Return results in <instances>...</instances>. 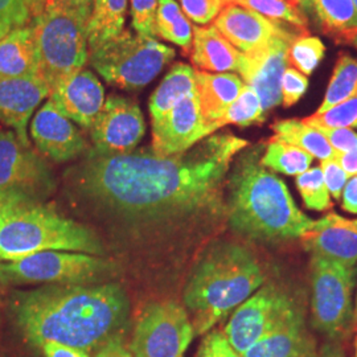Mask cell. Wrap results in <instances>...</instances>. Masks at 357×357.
Instances as JSON below:
<instances>
[{"label": "cell", "mask_w": 357, "mask_h": 357, "mask_svg": "<svg viewBox=\"0 0 357 357\" xmlns=\"http://www.w3.org/2000/svg\"><path fill=\"white\" fill-rule=\"evenodd\" d=\"M248 146L245 139L224 132L171 156H159L151 149L122 155L90 149L75 168V181L91 202L125 218H187L221 203L230 166Z\"/></svg>", "instance_id": "cell-1"}, {"label": "cell", "mask_w": 357, "mask_h": 357, "mask_svg": "<svg viewBox=\"0 0 357 357\" xmlns=\"http://www.w3.org/2000/svg\"><path fill=\"white\" fill-rule=\"evenodd\" d=\"M128 299L118 283L48 284L15 290L10 311L26 343H45L97 352L115 335L123 333Z\"/></svg>", "instance_id": "cell-2"}, {"label": "cell", "mask_w": 357, "mask_h": 357, "mask_svg": "<svg viewBox=\"0 0 357 357\" xmlns=\"http://www.w3.org/2000/svg\"><path fill=\"white\" fill-rule=\"evenodd\" d=\"M264 143L238 153L228 174L227 213L230 228L255 241L301 238L315 220L295 204L284 181L261 165Z\"/></svg>", "instance_id": "cell-3"}, {"label": "cell", "mask_w": 357, "mask_h": 357, "mask_svg": "<svg viewBox=\"0 0 357 357\" xmlns=\"http://www.w3.org/2000/svg\"><path fill=\"white\" fill-rule=\"evenodd\" d=\"M264 283V270L249 249L213 243L192 270L183 294L195 335L212 331Z\"/></svg>", "instance_id": "cell-4"}, {"label": "cell", "mask_w": 357, "mask_h": 357, "mask_svg": "<svg viewBox=\"0 0 357 357\" xmlns=\"http://www.w3.org/2000/svg\"><path fill=\"white\" fill-rule=\"evenodd\" d=\"M47 250L103 255L101 240L85 225L45 203L0 206V261Z\"/></svg>", "instance_id": "cell-5"}, {"label": "cell", "mask_w": 357, "mask_h": 357, "mask_svg": "<svg viewBox=\"0 0 357 357\" xmlns=\"http://www.w3.org/2000/svg\"><path fill=\"white\" fill-rule=\"evenodd\" d=\"M89 13L48 0L45 10L31 19L38 54V76L50 89L72 76L89 60L86 28Z\"/></svg>", "instance_id": "cell-6"}, {"label": "cell", "mask_w": 357, "mask_h": 357, "mask_svg": "<svg viewBox=\"0 0 357 357\" xmlns=\"http://www.w3.org/2000/svg\"><path fill=\"white\" fill-rule=\"evenodd\" d=\"M176 52L171 47L123 29L118 36L89 51L90 65L107 81L121 89L147 86Z\"/></svg>", "instance_id": "cell-7"}, {"label": "cell", "mask_w": 357, "mask_h": 357, "mask_svg": "<svg viewBox=\"0 0 357 357\" xmlns=\"http://www.w3.org/2000/svg\"><path fill=\"white\" fill-rule=\"evenodd\" d=\"M114 268L113 262L100 255L47 250L11 261H0V286L94 284L109 278Z\"/></svg>", "instance_id": "cell-8"}, {"label": "cell", "mask_w": 357, "mask_h": 357, "mask_svg": "<svg viewBox=\"0 0 357 357\" xmlns=\"http://www.w3.org/2000/svg\"><path fill=\"white\" fill-rule=\"evenodd\" d=\"M357 268L314 257L311 259V324L328 340L340 342L354 330L352 293Z\"/></svg>", "instance_id": "cell-9"}, {"label": "cell", "mask_w": 357, "mask_h": 357, "mask_svg": "<svg viewBox=\"0 0 357 357\" xmlns=\"http://www.w3.org/2000/svg\"><path fill=\"white\" fill-rule=\"evenodd\" d=\"M56 190L51 167L13 130L0 128V206L45 203Z\"/></svg>", "instance_id": "cell-10"}, {"label": "cell", "mask_w": 357, "mask_h": 357, "mask_svg": "<svg viewBox=\"0 0 357 357\" xmlns=\"http://www.w3.org/2000/svg\"><path fill=\"white\" fill-rule=\"evenodd\" d=\"M193 337L184 307L175 301L155 302L142 311L128 348L134 357H184Z\"/></svg>", "instance_id": "cell-11"}, {"label": "cell", "mask_w": 357, "mask_h": 357, "mask_svg": "<svg viewBox=\"0 0 357 357\" xmlns=\"http://www.w3.org/2000/svg\"><path fill=\"white\" fill-rule=\"evenodd\" d=\"M298 307L301 306L296 299L281 284L264 283L233 311L222 333L243 355L259 339L274 331Z\"/></svg>", "instance_id": "cell-12"}, {"label": "cell", "mask_w": 357, "mask_h": 357, "mask_svg": "<svg viewBox=\"0 0 357 357\" xmlns=\"http://www.w3.org/2000/svg\"><path fill=\"white\" fill-rule=\"evenodd\" d=\"M296 35L299 33L282 26L266 44L250 53H243L245 60L240 73L245 85L258 94L265 113L282 103V76L289 68V48Z\"/></svg>", "instance_id": "cell-13"}, {"label": "cell", "mask_w": 357, "mask_h": 357, "mask_svg": "<svg viewBox=\"0 0 357 357\" xmlns=\"http://www.w3.org/2000/svg\"><path fill=\"white\" fill-rule=\"evenodd\" d=\"M146 132V123L138 103L121 96L105 100L90 135L93 150L102 155H122L134 151Z\"/></svg>", "instance_id": "cell-14"}, {"label": "cell", "mask_w": 357, "mask_h": 357, "mask_svg": "<svg viewBox=\"0 0 357 357\" xmlns=\"http://www.w3.org/2000/svg\"><path fill=\"white\" fill-rule=\"evenodd\" d=\"M209 137L200 113L197 91L153 121V150L159 156H171L187 151Z\"/></svg>", "instance_id": "cell-15"}, {"label": "cell", "mask_w": 357, "mask_h": 357, "mask_svg": "<svg viewBox=\"0 0 357 357\" xmlns=\"http://www.w3.org/2000/svg\"><path fill=\"white\" fill-rule=\"evenodd\" d=\"M31 135L38 153L56 163L73 160L89 150L88 143L73 122L57 110L51 101L33 116Z\"/></svg>", "instance_id": "cell-16"}, {"label": "cell", "mask_w": 357, "mask_h": 357, "mask_svg": "<svg viewBox=\"0 0 357 357\" xmlns=\"http://www.w3.org/2000/svg\"><path fill=\"white\" fill-rule=\"evenodd\" d=\"M48 101L72 122L90 128L102 109L105 89L98 77L82 68L59 82L51 90Z\"/></svg>", "instance_id": "cell-17"}, {"label": "cell", "mask_w": 357, "mask_h": 357, "mask_svg": "<svg viewBox=\"0 0 357 357\" xmlns=\"http://www.w3.org/2000/svg\"><path fill=\"white\" fill-rule=\"evenodd\" d=\"M301 240L303 248L314 257L340 262L345 266L357 264V220L328 213L317 220Z\"/></svg>", "instance_id": "cell-18"}, {"label": "cell", "mask_w": 357, "mask_h": 357, "mask_svg": "<svg viewBox=\"0 0 357 357\" xmlns=\"http://www.w3.org/2000/svg\"><path fill=\"white\" fill-rule=\"evenodd\" d=\"M51 89L40 76L0 78V123L13 128L19 139L31 144L26 135L29 118Z\"/></svg>", "instance_id": "cell-19"}, {"label": "cell", "mask_w": 357, "mask_h": 357, "mask_svg": "<svg viewBox=\"0 0 357 357\" xmlns=\"http://www.w3.org/2000/svg\"><path fill=\"white\" fill-rule=\"evenodd\" d=\"M243 357H319L317 339L307 328L306 314L302 306L255 345Z\"/></svg>", "instance_id": "cell-20"}, {"label": "cell", "mask_w": 357, "mask_h": 357, "mask_svg": "<svg viewBox=\"0 0 357 357\" xmlns=\"http://www.w3.org/2000/svg\"><path fill=\"white\" fill-rule=\"evenodd\" d=\"M213 26L241 53H250L262 47L283 26L238 4L225 6Z\"/></svg>", "instance_id": "cell-21"}, {"label": "cell", "mask_w": 357, "mask_h": 357, "mask_svg": "<svg viewBox=\"0 0 357 357\" xmlns=\"http://www.w3.org/2000/svg\"><path fill=\"white\" fill-rule=\"evenodd\" d=\"M196 91L206 132L217 131V122L245 86L241 77L233 73H208L195 70Z\"/></svg>", "instance_id": "cell-22"}, {"label": "cell", "mask_w": 357, "mask_h": 357, "mask_svg": "<svg viewBox=\"0 0 357 357\" xmlns=\"http://www.w3.org/2000/svg\"><path fill=\"white\" fill-rule=\"evenodd\" d=\"M245 54L237 51L216 26H193L191 63L202 72H237L243 69Z\"/></svg>", "instance_id": "cell-23"}, {"label": "cell", "mask_w": 357, "mask_h": 357, "mask_svg": "<svg viewBox=\"0 0 357 357\" xmlns=\"http://www.w3.org/2000/svg\"><path fill=\"white\" fill-rule=\"evenodd\" d=\"M307 19L335 43L352 44L357 36V11L352 0H290Z\"/></svg>", "instance_id": "cell-24"}, {"label": "cell", "mask_w": 357, "mask_h": 357, "mask_svg": "<svg viewBox=\"0 0 357 357\" xmlns=\"http://www.w3.org/2000/svg\"><path fill=\"white\" fill-rule=\"evenodd\" d=\"M38 76V54L31 24L0 38V78Z\"/></svg>", "instance_id": "cell-25"}, {"label": "cell", "mask_w": 357, "mask_h": 357, "mask_svg": "<svg viewBox=\"0 0 357 357\" xmlns=\"http://www.w3.org/2000/svg\"><path fill=\"white\" fill-rule=\"evenodd\" d=\"M196 91L195 69L187 64L175 65L153 91L149 109L151 121L168 113L180 101Z\"/></svg>", "instance_id": "cell-26"}, {"label": "cell", "mask_w": 357, "mask_h": 357, "mask_svg": "<svg viewBox=\"0 0 357 357\" xmlns=\"http://www.w3.org/2000/svg\"><path fill=\"white\" fill-rule=\"evenodd\" d=\"M128 0H106L91 7L86 35L89 51L118 36L125 29Z\"/></svg>", "instance_id": "cell-27"}, {"label": "cell", "mask_w": 357, "mask_h": 357, "mask_svg": "<svg viewBox=\"0 0 357 357\" xmlns=\"http://www.w3.org/2000/svg\"><path fill=\"white\" fill-rule=\"evenodd\" d=\"M274 139L295 146L312 158L319 160H327L335 158L336 153L332 150L330 143L320 134L317 128L308 126L299 119H283L277 121L273 126Z\"/></svg>", "instance_id": "cell-28"}, {"label": "cell", "mask_w": 357, "mask_h": 357, "mask_svg": "<svg viewBox=\"0 0 357 357\" xmlns=\"http://www.w3.org/2000/svg\"><path fill=\"white\" fill-rule=\"evenodd\" d=\"M155 35L176 44L185 53L191 52L193 26L175 0H159Z\"/></svg>", "instance_id": "cell-29"}, {"label": "cell", "mask_w": 357, "mask_h": 357, "mask_svg": "<svg viewBox=\"0 0 357 357\" xmlns=\"http://www.w3.org/2000/svg\"><path fill=\"white\" fill-rule=\"evenodd\" d=\"M314 158L289 143L270 138L261 156V165L270 171L298 176L307 171Z\"/></svg>", "instance_id": "cell-30"}, {"label": "cell", "mask_w": 357, "mask_h": 357, "mask_svg": "<svg viewBox=\"0 0 357 357\" xmlns=\"http://www.w3.org/2000/svg\"><path fill=\"white\" fill-rule=\"evenodd\" d=\"M357 94V60L348 53H340L335 65L328 88L319 109L315 114H321L333 106Z\"/></svg>", "instance_id": "cell-31"}, {"label": "cell", "mask_w": 357, "mask_h": 357, "mask_svg": "<svg viewBox=\"0 0 357 357\" xmlns=\"http://www.w3.org/2000/svg\"><path fill=\"white\" fill-rule=\"evenodd\" d=\"M265 116L266 113L258 94L255 89L245 85L238 97L230 103L229 107L217 122V130L227 125H237L240 128L258 125L265 121Z\"/></svg>", "instance_id": "cell-32"}, {"label": "cell", "mask_w": 357, "mask_h": 357, "mask_svg": "<svg viewBox=\"0 0 357 357\" xmlns=\"http://www.w3.org/2000/svg\"><path fill=\"white\" fill-rule=\"evenodd\" d=\"M238 6L261 13L274 23L287 24L299 33H310L308 19L290 0H243Z\"/></svg>", "instance_id": "cell-33"}, {"label": "cell", "mask_w": 357, "mask_h": 357, "mask_svg": "<svg viewBox=\"0 0 357 357\" xmlns=\"http://www.w3.org/2000/svg\"><path fill=\"white\" fill-rule=\"evenodd\" d=\"M324 54L326 45L319 38L310 33H299L290 44L289 65L295 66L305 76H310L319 66Z\"/></svg>", "instance_id": "cell-34"}, {"label": "cell", "mask_w": 357, "mask_h": 357, "mask_svg": "<svg viewBox=\"0 0 357 357\" xmlns=\"http://www.w3.org/2000/svg\"><path fill=\"white\" fill-rule=\"evenodd\" d=\"M296 188L308 209L326 212L332 208L331 195L327 190L320 167L308 168L296 176Z\"/></svg>", "instance_id": "cell-35"}, {"label": "cell", "mask_w": 357, "mask_h": 357, "mask_svg": "<svg viewBox=\"0 0 357 357\" xmlns=\"http://www.w3.org/2000/svg\"><path fill=\"white\" fill-rule=\"evenodd\" d=\"M303 122L315 128H349L357 123V94L321 114H312Z\"/></svg>", "instance_id": "cell-36"}, {"label": "cell", "mask_w": 357, "mask_h": 357, "mask_svg": "<svg viewBox=\"0 0 357 357\" xmlns=\"http://www.w3.org/2000/svg\"><path fill=\"white\" fill-rule=\"evenodd\" d=\"M29 23L31 15L24 0H0V38Z\"/></svg>", "instance_id": "cell-37"}, {"label": "cell", "mask_w": 357, "mask_h": 357, "mask_svg": "<svg viewBox=\"0 0 357 357\" xmlns=\"http://www.w3.org/2000/svg\"><path fill=\"white\" fill-rule=\"evenodd\" d=\"M181 11L199 26H206L215 22L218 13L225 7L222 0H178Z\"/></svg>", "instance_id": "cell-38"}, {"label": "cell", "mask_w": 357, "mask_h": 357, "mask_svg": "<svg viewBox=\"0 0 357 357\" xmlns=\"http://www.w3.org/2000/svg\"><path fill=\"white\" fill-rule=\"evenodd\" d=\"M159 0H131V17L134 31L144 36L153 38L155 35V19Z\"/></svg>", "instance_id": "cell-39"}, {"label": "cell", "mask_w": 357, "mask_h": 357, "mask_svg": "<svg viewBox=\"0 0 357 357\" xmlns=\"http://www.w3.org/2000/svg\"><path fill=\"white\" fill-rule=\"evenodd\" d=\"M308 89V78L295 68H287L282 76V105L291 107L298 102Z\"/></svg>", "instance_id": "cell-40"}, {"label": "cell", "mask_w": 357, "mask_h": 357, "mask_svg": "<svg viewBox=\"0 0 357 357\" xmlns=\"http://www.w3.org/2000/svg\"><path fill=\"white\" fill-rule=\"evenodd\" d=\"M196 357H243L241 354H238L227 337L224 336L222 331L218 330H212V331L205 333L203 342L200 343V347L197 349Z\"/></svg>", "instance_id": "cell-41"}, {"label": "cell", "mask_w": 357, "mask_h": 357, "mask_svg": "<svg viewBox=\"0 0 357 357\" xmlns=\"http://www.w3.org/2000/svg\"><path fill=\"white\" fill-rule=\"evenodd\" d=\"M320 169L323 172V178L326 181L327 190L330 192L332 199L340 200L342 193L344 190L345 184L349 176L344 172V169L336 162L335 158L321 160L320 162Z\"/></svg>", "instance_id": "cell-42"}, {"label": "cell", "mask_w": 357, "mask_h": 357, "mask_svg": "<svg viewBox=\"0 0 357 357\" xmlns=\"http://www.w3.org/2000/svg\"><path fill=\"white\" fill-rule=\"evenodd\" d=\"M317 130L327 139L336 153H347L357 149V132L351 128H319Z\"/></svg>", "instance_id": "cell-43"}, {"label": "cell", "mask_w": 357, "mask_h": 357, "mask_svg": "<svg viewBox=\"0 0 357 357\" xmlns=\"http://www.w3.org/2000/svg\"><path fill=\"white\" fill-rule=\"evenodd\" d=\"M94 357H134L125 342L123 333L115 335L106 344L101 347Z\"/></svg>", "instance_id": "cell-44"}, {"label": "cell", "mask_w": 357, "mask_h": 357, "mask_svg": "<svg viewBox=\"0 0 357 357\" xmlns=\"http://www.w3.org/2000/svg\"><path fill=\"white\" fill-rule=\"evenodd\" d=\"M40 351L45 357H91L82 349L60 343H45L41 345Z\"/></svg>", "instance_id": "cell-45"}, {"label": "cell", "mask_w": 357, "mask_h": 357, "mask_svg": "<svg viewBox=\"0 0 357 357\" xmlns=\"http://www.w3.org/2000/svg\"><path fill=\"white\" fill-rule=\"evenodd\" d=\"M342 206L349 213H357V175L348 178L342 193Z\"/></svg>", "instance_id": "cell-46"}, {"label": "cell", "mask_w": 357, "mask_h": 357, "mask_svg": "<svg viewBox=\"0 0 357 357\" xmlns=\"http://www.w3.org/2000/svg\"><path fill=\"white\" fill-rule=\"evenodd\" d=\"M335 159L349 178L357 175V149L347 153H336Z\"/></svg>", "instance_id": "cell-47"}, {"label": "cell", "mask_w": 357, "mask_h": 357, "mask_svg": "<svg viewBox=\"0 0 357 357\" xmlns=\"http://www.w3.org/2000/svg\"><path fill=\"white\" fill-rule=\"evenodd\" d=\"M319 357H345L344 348L340 342L327 340L320 347Z\"/></svg>", "instance_id": "cell-48"}, {"label": "cell", "mask_w": 357, "mask_h": 357, "mask_svg": "<svg viewBox=\"0 0 357 357\" xmlns=\"http://www.w3.org/2000/svg\"><path fill=\"white\" fill-rule=\"evenodd\" d=\"M56 1L75 10L91 13V0H56Z\"/></svg>", "instance_id": "cell-49"}, {"label": "cell", "mask_w": 357, "mask_h": 357, "mask_svg": "<svg viewBox=\"0 0 357 357\" xmlns=\"http://www.w3.org/2000/svg\"><path fill=\"white\" fill-rule=\"evenodd\" d=\"M47 1L48 0H24L26 8H28L29 15H31V19H33V17L38 16L40 13H43V11L45 10Z\"/></svg>", "instance_id": "cell-50"}, {"label": "cell", "mask_w": 357, "mask_h": 357, "mask_svg": "<svg viewBox=\"0 0 357 357\" xmlns=\"http://www.w3.org/2000/svg\"><path fill=\"white\" fill-rule=\"evenodd\" d=\"M224 3H225V6H228V4H240L243 0H222Z\"/></svg>", "instance_id": "cell-51"}, {"label": "cell", "mask_w": 357, "mask_h": 357, "mask_svg": "<svg viewBox=\"0 0 357 357\" xmlns=\"http://www.w3.org/2000/svg\"><path fill=\"white\" fill-rule=\"evenodd\" d=\"M105 1H106V0H91V7H94V6H101Z\"/></svg>", "instance_id": "cell-52"}, {"label": "cell", "mask_w": 357, "mask_h": 357, "mask_svg": "<svg viewBox=\"0 0 357 357\" xmlns=\"http://www.w3.org/2000/svg\"><path fill=\"white\" fill-rule=\"evenodd\" d=\"M355 357H357V333L356 339H355Z\"/></svg>", "instance_id": "cell-53"}, {"label": "cell", "mask_w": 357, "mask_h": 357, "mask_svg": "<svg viewBox=\"0 0 357 357\" xmlns=\"http://www.w3.org/2000/svg\"><path fill=\"white\" fill-rule=\"evenodd\" d=\"M352 45H355V47H356V48H357V36H356V38H355V40H354V41H352Z\"/></svg>", "instance_id": "cell-54"}, {"label": "cell", "mask_w": 357, "mask_h": 357, "mask_svg": "<svg viewBox=\"0 0 357 357\" xmlns=\"http://www.w3.org/2000/svg\"><path fill=\"white\" fill-rule=\"evenodd\" d=\"M354 1V6H355V8H356L357 11V0H352Z\"/></svg>", "instance_id": "cell-55"}, {"label": "cell", "mask_w": 357, "mask_h": 357, "mask_svg": "<svg viewBox=\"0 0 357 357\" xmlns=\"http://www.w3.org/2000/svg\"><path fill=\"white\" fill-rule=\"evenodd\" d=\"M356 318H357V302H356Z\"/></svg>", "instance_id": "cell-56"}, {"label": "cell", "mask_w": 357, "mask_h": 357, "mask_svg": "<svg viewBox=\"0 0 357 357\" xmlns=\"http://www.w3.org/2000/svg\"><path fill=\"white\" fill-rule=\"evenodd\" d=\"M355 128H357V123H356V125H355Z\"/></svg>", "instance_id": "cell-57"}]
</instances>
